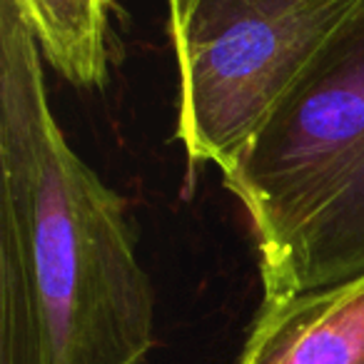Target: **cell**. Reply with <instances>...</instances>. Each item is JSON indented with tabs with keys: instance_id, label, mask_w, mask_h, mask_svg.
Returning <instances> with one entry per match:
<instances>
[{
	"instance_id": "cell-1",
	"label": "cell",
	"mask_w": 364,
	"mask_h": 364,
	"mask_svg": "<svg viewBox=\"0 0 364 364\" xmlns=\"http://www.w3.org/2000/svg\"><path fill=\"white\" fill-rule=\"evenodd\" d=\"M152 347L125 200L65 137L41 48L0 0V364H142Z\"/></svg>"
},
{
	"instance_id": "cell-2",
	"label": "cell",
	"mask_w": 364,
	"mask_h": 364,
	"mask_svg": "<svg viewBox=\"0 0 364 364\" xmlns=\"http://www.w3.org/2000/svg\"><path fill=\"white\" fill-rule=\"evenodd\" d=\"M223 182L247 215L264 304L364 272V26Z\"/></svg>"
},
{
	"instance_id": "cell-3",
	"label": "cell",
	"mask_w": 364,
	"mask_h": 364,
	"mask_svg": "<svg viewBox=\"0 0 364 364\" xmlns=\"http://www.w3.org/2000/svg\"><path fill=\"white\" fill-rule=\"evenodd\" d=\"M362 26L364 0H277L195 18L172 41L175 137L190 165L232 172Z\"/></svg>"
},
{
	"instance_id": "cell-4",
	"label": "cell",
	"mask_w": 364,
	"mask_h": 364,
	"mask_svg": "<svg viewBox=\"0 0 364 364\" xmlns=\"http://www.w3.org/2000/svg\"><path fill=\"white\" fill-rule=\"evenodd\" d=\"M237 364H364V272L262 302Z\"/></svg>"
},
{
	"instance_id": "cell-5",
	"label": "cell",
	"mask_w": 364,
	"mask_h": 364,
	"mask_svg": "<svg viewBox=\"0 0 364 364\" xmlns=\"http://www.w3.org/2000/svg\"><path fill=\"white\" fill-rule=\"evenodd\" d=\"M43 60L77 87L97 90L110 75V0H11Z\"/></svg>"
},
{
	"instance_id": "cell-6",
	"label": "cell",
	"mask_w": 364,
	"mask_h": 364,
	"mask_svg": "<svg viewBox=\"0 0 364 364\" xmlns=\"http://www.w3.org/2000/svg\"><path fill=\"white\" fill-rule=\"evenodd\" d=\"M167 3V28H170V41H177L188 31L200 0H165Z\"/></svg>"
},
{
	"instance_id": "cell-7",
	"label": "cell",
	"mask_w": 364,
	"mask_h": 364,
	"mask_svg": "<svg viewBox=\"0 0 364 364\" xmlns=\"http://www.w3.org/2000/svg\"><path fill=\"white\" fill-rule=\"evenodd\" d=\"M262 3H277V0H200L195 18H205V16H215V13H225L232 11V8H245V6H262ZM190 21V23H193ZM190 28V26H188Z\"/></svg>"
}]
</instances>
